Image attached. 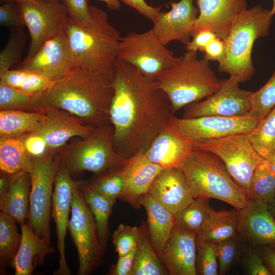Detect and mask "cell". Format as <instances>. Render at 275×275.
I'll return each instance as SVG.
<instances>
[{"label":"cell","mask_w":275,"mask_h":275,"mask_svg":"<svg viewBox=\"0 0 275 275\" xmlns=\"http://www.w3.org/2000/svg\"><path fill=\"white\" fill-rule=\"evenodd\" d=\"M113 87L110 121L114 146L128 158L146 151L174 115L168 97L155 80L119 59L115 65Z\"/></svg>","instance_id":"obj_1"},{"label":"cell","mask_w":275,"mask_h":275,"mask_svg":"<svg viewBox=\"0 0 275 275\" xmlns=\"http://www.w3.org/2000/svg\"><path fill=\"white\" fill-rule=\"evenodd\" d=\"M113 78L75 66L34 97L30 111L60 109L96 128L109 124Z\"/></svg>","instance_id":"obj_2"},{"label":"cell","mask_w":275,"mask_h":275,"mask_svg":"<svg viewBox=\"0 0 275 275\" xmlns=\"http://www.w3.org/2000/svg\"><path fill=\"white\" fill-rule=\"evenodd\" d=\"M91 22L82 23L69 18L65 31L72 50L76 67L113 74L121 37L110 23L107 13L90 5Z\"/></svg>","instance_id":"obj_3"},{"label":"cell","mask_w":275,"mask_h":275,"mask_svg":"<svg viewBox=\"0 0 275 275\" xmlns=\"http://www.w3.org/2000/svg\"><path fill=\"white\" fill-rule=\"evenodd\" d=\"M155 81L168 97L174 115L212 95L222 83L208 61L199 59L197 52L188 50L162 71Z\"/></svg>","instance_id":"obj_4"},{"label":"cell","mask_w":275,"mask_h":275,"mask_svg":"<svg viewBox=\"0 0 275 275\" xmlns=\"http://www.w3.org/2000/svg\"><path fill=\"white\" fill-rule=\"evenodd\" d=\"M273 15L261 5L243 11L237 17L226 39L225 60L218 70L228 73L239 83L250 80L254 74L252 51L258 39L269 34Z\"/></svg>","instance_id":"obj_5"},{"label":"cell","mask_w":275,"mask_h":275,"mask_svg":"<svg viewBox=\"0 0 275 275\" xmlns=\"http://www.w3.org/2000/svg\"><path fill=\"white\" fill-rule=\"evenodd\" d=\"M181 169L195 199H216L238 211L250 202L223 160L212 153L195 149Z\"/></svg>","instance_id":"obj_6"},{"label":"cell","mask_w":275,"mask_h":275,"mask_svg":"<svg viewBox=\"0 0 275 275\" xmlns=\"http://www.w3.org/2000/svg\"><path fill=\"white\" fill-rule=\"evenodd\" d=\"M58 153L71 174L86 171L100 175L122 166L127 159L115 149L111 124L97 127L89 136Z\"/></svg>","instance_id":"obj_7"},{"label":"cell","mask_w":275,"mask_h":275,"mask_svg":"<svg viewBox=\"0 0 275 275\" xmlns=\"http://www.w3.org/2000/svg\"><path fill=\"white\" fill-rule=\"evenodd\" d=\"M195 148L218 156L233 180L247 194L253 173L264 159L253 147L249 133L233 134L195 143Z\"/></svg>","instance_id":"obj_8"},{"label":"cell","mask_w":275,"mask_h":275,"mask_svg":"<svg viewBox=\"0 0 275 275\" xmlns=\"http://www.w3.org/2000/svg\"><path fill=\"white\" fill-rule=\"evenodd\" d=\"M32 161L28 222L36 234L50 240L52 187L61 160L56 154H49L32 158Z\"/></svg>","instance_id":"obj_9"},{"label":"cell","mask_w":275,"mask_h":275,"mask_svg":"<svg viewBox=\"0 0 275 275\" xmlns=\"http://www.w3.org/2000/svg\"><path fill=\"white\" fill-rule=\"evenodd\" d=\"M77 182L72 198L68 229L76 248L78 275L91 274L99 264L104 249L101 245L94 217Z\"/></svg>","instance_id":"obj_10"},{"label":"cell","mask_w":275,"mask_h":275,"mask_svg":"<svg viewBox=\"0 0 275 275\" xmlns=\"http://www.w3.org/2000/svg\"><path fill=\"white\" fill-rule=\"evenodd\" d=\"M177 58L158 40L152 29L128 33L120 41L118 59L130 64L153 80Z\"/></svg>","instance_id":"obj_11"},{"label":"cell","mask_w":275,"mask_h":275,"mask_svg":"<svg viewBox=\"0 0 275 275\" xmlns=\"http://www.w3.org/2000/svg\"><path fill=\"white\" fill-rule=\"evenodd\" d=\"M17 3L31 38L25 58L28 59L45 41L65 30L68 15L60 1L30 0Z\"/></svg>","instance_id":"obj_12"},{"label":"cell","mask_w":275,"mask_h":275,"mask_svg":"<svg viewBox=\"0 0 275 275\" xmlns=\"http://www.w3.org/2000/svg\"><path fill=\"white\" fill-rule=\"evenodd\" d=\"M251 92L241 89L239 82L230 77L222 80L213 94L185 107L182 116L194 118L207 116H242L250 114Z\"/></svg>","instance_id":"obj_13"},{"label":"cell","mask_w":275,"mask_h":275,"mask_svg":"<svg viewBox=\"0 0 275 275\" xmlns=\"http://www.w3.org/2000/svg\"><path fill=\"white\" fill-rule=\"evenodd\" d=\"M260 120L249 114L242 116H207L194 118L173 115L169 122L188 133L195 143L230 135L250 133Z\"/></svg>","instance_id":"obj_14"},{"label":"cell","mask_w":275,"mask_h":275,"mask_svg":"<svg viewBox=\"0 0 275 275\" xmlns=\"http://www.w3.org/2000/svg\"><path fill=\"white\" fill-rule=\"evenodd\" d=\"M76 65L65 30L45 41L31 58L24 59L19 69L40 74L54 81Z\"/></svg>","instance_id":"obj_15"},{"label":"cell","mask_w":275,"mask_h":275,"mask_svg":"<svg viewBox=\"0 0 275 275\" xmlns=\"http://www.w3.org/2000/svg\"><path fill=\"white\" fill-rule=\"evenodd\" d=\"M195 149L192 138L180 127L168 122L145 152L152 162L163 169H182Z\"/></svg>","instance_id":"obj_16"},{"label":"cell","mask_w":275,"mask_h":275,"mask_svg":"<svg viewBox=\"0 0 275 275\" xmlns=\"http://www.w3.org/2000/svg\"><path fill=\"white\" fill-rule=\"evenodd\" d=\"M77 183L71 174L61 162L57 171L52 198L51 216L56 223L59 253V267L54 272L57 275H70L65 256V240L68 229L69 213L74 188Z\"/></svg>","instance_id":"obj_17"},{"label":"cell","mask_w":275,"mask_h":275,"mask_svg":"<svg viewBox=\"0 0 275 275\" xmlns=\"http://www.w3.org/2000/svg\"><path fill=\"white\" fill-rule=\"evenodd\" d=\"M44 112L45 117L33 131L42 137L51 153L58 152L72 138H86L96 128L62 110L50 109Z\"/></svg>","instance_id":"obj_18"},{"label":"cell","mask_w":275,"mask_h":275,"mask_svg":"<svg viewBox=\"0 0 275 275\" xmlns=\"http://www.w3.org/2000/svg\"><path fill=\"white\" fill-rule=\"evenodd\" d=\"M195 0H180L171 3V9L161 12L153 22L152 30L158 40L167 46L173 41L186 44L192 37V30L199 15Z\"/></svg>","instance_id":"obj_19"},{"label":"cell","mask_w":275,"mask_h":275,"mask_svg":"<svg viewBox=\"0 0 275 275\" xmlns=\"http://www.w3.org/2000/svg\"><path fill=\"white\" fill-rule=\"evenodd\" d=\"M199 15L192 30L208 29L224 40L239 15L246 9V0H196Z\"/></svg>","instance_id":"obj_20"},{"label":"cell","mask_w":275,"mask_h":275,"mask_svg":"<svg viewBox=\"0 0 275 275\" xmlns=\"http://www.w3.org/2000/svg\"><path fill=\"white\" fill-rule=\"evenodd\" d=\"M195 233L174 226L163 249L158 255L171 275L197 274Z\"/></svg>","instance_id":"obj_21"},{"label":"cell","mask_w":275,"mask_h":275,"mask_svg":"<svg viewBox=\"0 0 275 275\" xmlns=\"http://www.w3.org/2000/svg\"><path fill=\"white\" fill-rule=\"evenodd\" d=\"M148 193L173 214L195 200L185 175L179 168L163 169L154 179Z\"/></svg>","instance_id":"obj_22"},{"label":"cell","mask_w":275,"mask_h":275,"mask_svg":"<svg viewBox=\"0 0 275 275\" xmlns=\"http://www.w3.org/2000/svg\"><path fill=\"white\" fill-rule=\"evenodd\" d=\"M122 169L125 186L119 199L138 209L141 206L139 198L148 193L154 179L163 169L152 162L143 151L127 158Z\"/></svg>","instance_id":"obj_23"},{"label":"cell","mask_w":275,"mask_h":275,"mask_svg":"<svg viewBox=\"0 0 275 275\" xmlns=\"http://www.w3.org/2000/svg\"><path fill=\"white\" fill-rule=\"evenodd\" d=\"M239 212V233L254 247L275 243V218L266 204L250 202Z\"/></svg>","instance_id":"obj_24"},{"label":"cell","mask_w":275,"mask_h":275,"mask_svg":"<svg viewBox=\"0 0 275 275\" xmlns=\"http://www.w3.org/2000/svg\"><path fill=\"white\" fill-rule=\"evenodd\" d=\"M20 227L21 241L11 265L15 275H31L37 266L43 264L45 257L56 250L50 240L36 234L28 222Z\"/></svg>","instance_id":"obj_25"},{"label":"cell","mask_w":275,"mask_h":275,"mask_svg":"<svg viewBox=\"0 0 275 275\" xmlns=\"http://www.w3.org/2000/svg\"><path fill=\"white\" fill-rule=\"evenodd\" d=\"M31 178L30 173L22 171L12 175L6 195L0 199V209L20 226L26 223L30 213Z\"/></svg>","instance_id":"obj_26"},{"label":"cell","mask_w":275,"mask_h":275,"mask_svg":"<svg viewBox=\"0 0 275 275\" xmlns=\"http://www.w3.org/2000/svg\"><path fill=\"white\" fill-rule=\"evenodd\" d=\"M147 214V225L151 243L159 255L174 227V214L155 201L149 194L141 196L138 200Z\"/></svg>","instance_id":"obj_27"},{"label":"cell","mask_w":275,"mask_h":275,"mask_svg":"<svg viewBox=\"0 0 275 275\" xmlns=\"http://www.w3.org/2000/svg\"><path fill=\"white\" fill-rule=\"evenodd\" d=\"M239 212L213 210L197 239L217 243L234 237L239 234Z\"/></svg>","instance_id":"obj_28"},{"label":"cell","mask_w":275,"mask_h":275,"mask_svg":"<svg viewBox=\"0 0 275 275\" xmlns=\"http://www.w3.org/2000/svg\"><path fill=\"white\" fill-rule=\"evenodd\" d=\"M44 111H0V138L21 136L34 130L45 117Z\"/></svg>","instance_id":"obj_29"},{"label":"cell","mask_w":275,"mask_h":275,"mask_svg":"<svg viewBox=\"0 0 275 275\" xmlns=\"http://www.w3.org/2000/svg\"><path fill=\"white\" fill-rule=\"evenodd\" d=\"M131 275H167L169 273L154 251L148 225L142 224Z\"/></svg>","instance_id":"obj_30"},{"label":"cell","mask_w":275,"mask_h":275,"mask_svg":"<svg viewBox=\"0 0 275 275\" xmlns=\"http://www.w3.org/2000/svg\"><path fill=\"white\" fill-rule=\"evenodd\" d=\"M22 136L0 138L1 171L11 175L22 171L31 173L33 163L25 151Z\"/></svg>","instance_id":"obj_31"},{"label":"cell","mask_w":275,"mask_h":275,"mask_svg":"<svg viewBox=\"0 0 275 275\" xmlns=\"http://www.w3.org/2000/svg\"><path fill=\"white\" fill-rule=\"evenodd\" d=\"M79 189L95 218L100 243L105 249L108 234V218L116 200L106 198L79 182Z\"/></svg>","instance_id":"obj_32"},{"label":"cell","mask_w":275,"mask_h":275,"mask_svg":"<svg viewBox=\"0 0 275 275\" xmlns=\"http://www.w3.org/2000/svg\"><path fill=\"white\" fill-rule=\"evenodd\" d=\"M213 211L208 199H195L185 208L174 214V226L198 235Z\"/></svg>","instance_id":"obj_33"},{"label":"cell","mask_w":275,"mask_h":275,"mask_svg":"<svg viewBox=\"0 0 275 275\" xmlns=\"http://www.w3.org/2000/svg\"><path fill=\"white\" fill-rule=\"evenodd\" d=\"M0 82L32 97L42 93L52 82L40 74L21 69L1 73Z\"/></svg>","instance_id":"obj_34"},{"label":"cell","mask_w":275,"mask_h":275,"mask_svg":"<svg viewBox=\"0 0 275 275\" xmlns=\"http://www.w3.org/2000/svg\"><path fill=\"white\" fill-rule=\"evenodd\" d=\"M248 196L251 202L265 204L275 198V177L264 159L253 173Z\"/></svg>","instance_id":"obj_35"},{"label":"cell","mask_w":275,"mask_h":275,"mask_svg":"<svg viewBox=\"0 0 275 275\" xmlns=\"http://www.w3.org/2000/svg\"><path fill=\"white\" fill-rule=\"evenodd\" d=\"M249 135L253 147L263 159L275 152V106Z\"/></svg>","instance_id":"obj_36"},{"label":"cell","mask_w":275,"mask_h":275,"mask_svg":"<svg viewBox=\"0 0 275 275\" xmlns=\"http://www.w3.org/2000/svg\"><path fill=\"white\" fill-rule=\"evenodd\" d=\"M15 221L7 213L0 212V259L1 266L16 255L21 241Z\"/></svg>","instance_id":"obj_37"},{"label":"cell","mask_w":275,"mask_h":275,"mask_svg":"<svg viewBox=\"0 0 275 275\" xmlns=\"http://www.w3.org/2000/svg\"><path fill=\"white\" fill-rule=\"evenodd\" d=\"M122 166L99 175L88 185L98 194L116 200L122 195L125 186Z\"/></svg>","instance_id":"obj_38"},{"label":"cell","mask_w":275,"mask_h":275,"mask_svg":"<svg viewBox=\"0 0 275 275\" xmlns=\"http://www.w3.org/2000/svg\"><path fill=\"white\" fill-rule=\"evenodd\" d=\"M250 114L259 120L265 117L275 106V69L266 84L250 96Z\"/></svg>","instance_id":"obj_39"},{"label":"cell","mask_w":275,"mask_h":275,"mask_svg":"<svg viewBox=\"0 0 275 275\" xmlns=\"http://www.w3.org/2000/svg\"><path fill=\"white\" fill-rule=\"evenodd\" d=\"M244 238L239 233L236 236L216 243L218 274H225L240 259L244 253Z\"/></svg>","instance_id":"obj_40"},{"label":"cell","mask_w":275,"mask_h":275,"mask_svg":"<svg viewBox=\"0 0 275 275\" xmlns=\"http://www.w3.org/2000/svg\"><path fill=\"white\" fill-rule=\"evenodd\" d=\"M9 40L0 53V74L10 69L22 56L26 41L23 27L10 30Z\"/></svg>","instance_id":"obj_41"},{"label":"cell","mask_w":275,"mask_h":275,"mask_svg":"<svg viewBox=\"0 0 275 275\" xmlns=\"http://www.w3.org/2000/svg\"><path fill=\"white\" fill-rule=\"evenodd\" d=\"M197 271L201 275H217L218 265L216 243L197 238Z\"/></svg>","instance_id":"obj_42"},{"label":"cell","mask_w":275,"mask_h":275,"mask_svg":"<svg viewBox=\"0 0 275 275\" xmlns=\"http://www.w3.org/2000/svg\"><path fill=\"white\" fill-rule=\"evenodd\" d=\"M140 234V228L119 225L112 235V241L118 257L124 256L136 248Z\"/></svg>","instance_id":"obj_43"},{"label":"cell","mask_w":275,"mask_h":275,"mask_svg":"<svg viewBox=\"0 0 275 275\" xmlns=\"http://www.w3.org/2000/svg\"><path fill=\"white\" fill-rule=\"evenodd\" d=\"M33 97L0 82V110L20 109L30 111Z\"/></svg>","instance_id":"obj_44"},{"label":"cell","mask_w":275,"mask_h":275,"mask_svg":"<svg viewBox=\"0 0 275 275\" xmlns=\"http://www.w3.org/2000/svg\"><path fill=\"white\" fill-rule=\"evenodd\" d=\"M244 268L250 275H271L257 249L251 248L243 254Z\"/></svg>","instance_id":"obj_45"},{"label":"cell","mask_w":275,"mask_h":275,"mask_svg":"<svg viewBox=\"0 0 275 275\" xmlns=\"http://www.w3.org/2000/svg\"><path fill=\"white\" fill-rule=\"evenodd\" d=\"M0 24L9 29L24 26L17 3H4L0 7Z\"/></svg>","instance_id":"obj_46"},{"label":"cell","mask_w":275,"mask_h":275,"mask_svg":"<svg viewBox=\"0 0 275 275\" xmlns=\"http://www.w3.org/2000/svg\"><path fill=\"white\" fill-rule=\"evenodd\" d=\"M88 1L60 0L69 18L86 24H90L92 20Z\"/></svg>","instance_id":"obj_47"},{"label":"cell","mask_w":275,"mask_h":275,"mask_svg":"<svg viewBox=\"0 0 275 275\" xmlns=\"http://www.w3.org/2000/svg\"><path fill=\"white\" fill-rule=\"evenodd\" d=\"M25 151L32 159L40 157L51 153L42 137L34 131L22 136Z\"/></svg>","instance_id":"obj_48"},{"label":"cell","mask_w":275,"mask_h":275,"mask_svg":"<svg viewBox=\"0 0 275 275\" xmlns=\"http://www.w3.org/2000/svg\"><path fill=\"white\" fill-rule=\"evenodd\" d=\"M216 37L217 35L210 30H201L192 36L193 39L185 45L186 49L197 52L203 51L207 45Z\"/></svg>","instance_id":"obj_49"},{"label":"cell","mask_w":275,"mask_h":275,"mask_svg":"<svg viewBox=\"0 0 275 275\" xmlns=\"http://www.w3.org/2000/svg\"><path fill=\"white\" fill-rule=\"evenodd\" d=\"M204 58L209 61H216L220 66L225 60V46L223 40L216 37L213 39L205 47Z\"/></svg>","instance_id":"obj_50"},{"label":"cell","mask_w":275,"mask_h":275,"mask_svg":"<svg viewBox=\"0 0 275 275\" xmlns=\"http://www.w3.org/2000/svg\"><path fill=\"white\" fill-rule=\"evenodd\" d=\"M126 5L134 9L140 14L153 22L159 17L161 7H154L147 4L144 0H119Z\"/></svg>","instance_id":"obj_51"},{"label":"cell","mask_w":275,"mask_h":275,"mask_svg":"<svg viewBox=\"0 0 275 275\" xmlns=\"http://www.w3.org/2000/svg\"><path fill=\"white\" fill-rule=\"evenodd\" d=\"M136 248L128 254L119 257L118 261L111 269L113 275H131Z\"/></svg>","instance_id":"obj_52"},{"label":"cell","mask_w":275,"mask_h":275,"mask_svg":"<svg viewBox=\"0 0 275 275\" xmlns=\"http://www.w3.org/2000/svg\"><path fill=\"white\" fill-rule=\"evenodd\" d=\"M256 248L271 274L275 275V243Z\"/></svg>","instance_id":"obj_53"},{"label":"cell","mask_w":275,"mask_h":275,"mask_svg":"<svg viewBox=\"0 0 275 275\" xmlns=\"http://www.w3.org/2000/svg\"><path fill=\"white\" fill-rule=\"evenodd\" d=\"M12 175L1 171L0 175V199H2L7 194Z\"/></svg>","instance_id":"obj_54"},{"label":"cell","mask_w":275,"mask_h":275,"mask_svg":"<svg viewBox=\"0 0 275 275\" xmlns=\"http://www.w3.org/2000/svg\"><path fill=\"white\" fill-rule=\"evenodd\" d=\"M106 4L107 7L111 11H117L121 7L119 0H99Z\"/></svg>","instance_id":"obj_55"},{"label":"cell","mask_w":275,"mask_h":275,"mask_svg":"<svg viewBox=\"0 0 275 275\" xmlns=\"http://www.w3.org/2000/svg\"><path fill=\"white\" fill-rule=\"evenodd\" d=\"M265 160L270 170L275 177V152Z\"/></svg>","instance_id":"obj_56"},{"label":"cell","mask_w":275,"mask_h":275,"mask_svg":"<svg viewBox=\"0 0 275 275\" xmlns=\"http://www.w3.org/2000/svg\"><path fill=\"white\" fill-rule=\"evenodd\" d=\"M266 205L268 209L275 218V198L268 202Z\"/></svg>","instance_id":"obj_57"},{"label":"cell","mask_w":275,"mask_h":275,"mask_svg":"<svg viewBox=\"0 0 275 275\" xmlns=\"http://www.w3.org/2000/svg\"><path fill=\"white\" fill-rule=\"evenodd\" d=\"M30 1V0H0L1 2L4 3L7 2L18 3L20 1ZM47 1H60V0H47Z\"/></svg>","instance_id":"obj_58"},{"label":"cell","mask_w":275,"mask_h":275,"mask_svg":"<svg viewBox=\"0 0 275 275\" xmlns=\"http://www.w3.org/2000/svg\"><path fill=\"white\" fill-rule=\"evenodd\" d=\"M273 5L272 8L270 9L271 13L274 16L275 15V0H273Z\"/></svg>","instance_id":"obj_59"},{"label":"cell","mask_w":275,"mask_h":275,"mask_svg":"<svg viewBox=\"0 0 275 275\" xmlns=\"http://www.w3.org/2000/svg\"></svg>","instance_id":"obj_60"}]
</instances>
